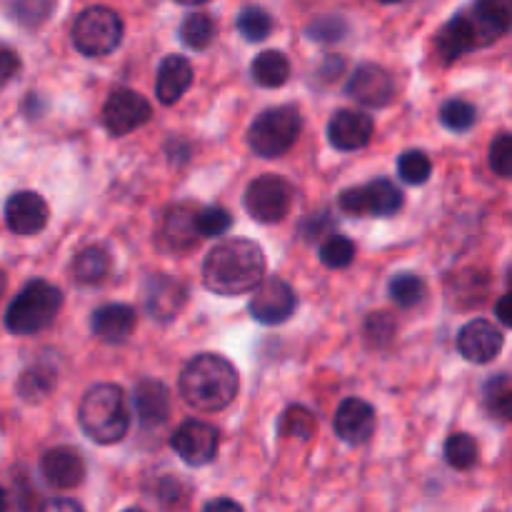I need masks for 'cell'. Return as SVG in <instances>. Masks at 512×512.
<instances>
[{
	"label": "cell",
	"mask_w": 512,
	"mask_h": 512,
	"mask_svg": "<svg viewBox=\"0 0 512 512\" xmlns=\"http://www.w3.org/2000/svg\"><path fill=\"white\" fill-rule=\"evenodd\" d=\"M110 273V255L100 245L83 248L73 260V278L80 285H98L108 278Z\"/></svg>",
	"instance_id": "obj_25"
},
{
	"label": "cell",
	"mask_w": 512,
	"mask_h": 512,
	"mask_svg": "<svg viewBox=\"0 0 512 512\" xmlns=\"http://www.w3.org/2000/svg\"><path fill=\"white\" fill-rule=\"evenodd\" d=\"M158 498L163 500L165 505H170V500H173V503H178V498H180V483H178V480L165 478L163 483H160V488H158Z\"/></svg>",
	"instance_id": "obj_45"
},
{
	"label": "cell",
	"mask_w": 512,
	"mask_h": 512,
	"mask_svg": "<svg viewBox=\"0 0 512 512\" xmlns=\"http://www.w3.org/2000/svg\"><path fill=\"white\" fill-rule=\"evenodd\" d=\"M125 512H145V510H138V508H130V510H125Z\"/></svg>",
	"instance_id": "obj_53"
},
{
	"label": "cell",
	"mask_w": 512,
	"mask_h": 512,
	"mask_svg": "<svg viewBox=\"0 0 512 512\" xmlns=\"http://www.w3.org/2000/svg\"><path fill=\"white\" fill-rule=\"evenodd\" d=\"M435 50L443 58V63H453V60L463 58L470 50H478V43H475V35L470 30L465 15H455L448 23L440 28V33L435 35Z\"/></svg>",
	"instance_id": "obj_24"
},
{
	"label": "cell",
	"mask_w": 512,
	"mask_h": 512,
	"mask_svg": "<svg viewBox=\"0 0 512 512\" xmlns=\"http://www.w3.org/2000/svg\"><path fill=\"white\" fill-rule=\"evenodd\" d=\"M280 433L290 435V438H300V440L313 438V433H315L313 413L305 408H300V405L288 408L283 415V423H280Z\"/></svg>",
	"instance_id": "obj_38"
},
{
	"label": "cell",
	"mask_w": 512,
	"mask_h": 512,
	"mask_svg": "<svg viewBox=\"0 0 512 512\" xmlns=\"http://www.w3.org/2000/svg\"><path fill=\"white\" fill-rule=\"evenodd\" d=\"M215 20L208 13H190L180 25V40L193 50L210 48L215 40Z\"/></svg>",
	"instance_id": "obj_28"
},
{
	"label": "cell",
	"mask_w": 512,
	"mask_h": 512,
	"mask_svg": "<svg viewBox=\"0 0 512 512\" xmlns=\"http://www.w3.org/2000/svg\"><path fill=\"white\" fill-rule=\"evenodd\" d=\"M293 185L280 175H260L245 190V210L258 223H278L290 213Z\"/></svg>",
	"instance_id": "obj_8"
},
{
	"label": "cell",
	"mask_w": 512,
	"mask_h": 512,
	"mask_svg": "<svg viewBox=\"0 0 512 512\" xmlns=\"http://www.w3.org/2000/svg\"><path fill=\"white\" fill-rule=\"evenodd\" d=\"M135 413L143 428H160L170 415V393L158 380H140L133 393Z\"/></svg>",
	"instance_id": "obj_21"
},
{
	"label": "cell",
	"mask_w": 512,
	"mask_h": 512,
	"mask_svg": "<svg viewBox=\"0 0 512 512\" xmlns=\"http://www.w3.org/2000/svg\"><path fill=\"white\" fill-rule=\"evenodd\" d=\"M320 260H323L325 268H348L355 260V243L345 235H328L320 243Z\"/></svg>",
	"instance_id": "obj_34"
},
{
	"label": "cell",
	"mask_w": 512,
	"mask_h": 512,
	"mask_svg": "<svg viewBox=\"0 0 512 512\" xmlns=\"http://www.w3.org/2000/svg\"><path fill=\"white\" fill-rule=\"evenodd\" d=\"M48 203L33 190L13 193L5 203V225L15 235H38L48 225Z\"/></svg>",
	"instance_id": "obj_15"
},
{
	"label": "cell",
	"mask_w": 512,
	"mask_h": 512,
	"mask_svg": "<svg viewBox=\"0 0 512 512\" xmlns=\"http://www.w3.org/2000/svg\"><path fill=\"white\" fill-rule=\"evenodd\" d=\"M325 225H330L328 215H320V220L318 215H310L308 223H305V235H308V240H313L315 235H320V230H323Z\"/></svg>",
	"instance_id": "obj_48"
},
{
	"label": "cell",
	"mask_w": 512,
	"mask_h": 512,
	"mask_svg": "<svg viewBox=\"0 0 512 512\" xmlns=\"http://www.w3.org/2000/svg\"><path fill=\"white\" fill-rule=\"evenodd\" d=\"M195 218H198V208H195L193 203L173 205V208L163 215V220H160V248L168 250V253H185V250L193 248L200 238Z\"/></svg>",
	"instance_id": "obj_14"
},
{
	"label": "cell",
	"mask_w": 512,
	"mask_h": 512,
	"mask_svg": "<svg viewBox=\"0 0 512 512\" xmlns=\"http://www.w3.org/2000/svg\"><path fill=\"white\" fill-rule=\"evenodd\" d=\"M338 205L348 215H375L390 218L403 208V193L388 178H375L360 188H348L338 195Z\"/></svg>",
	"instance_id": "obj_7"
},
{
	"label": "cell",
	"mask_w": 512,
	"mask_h": 512,
	"mask_svg": "<svg viewBox=\"0 0 512 512\" xmlns=\"http://www.w3.org/2000/svg\"><path fill=\"white\" fill-rule=\"evenodd\" d=\"M305 35L315 43H338L348 35V23L340 15H323L305 28Z\"/></svg>",
	"instance_id": "obj_37"
},
{
	"label": "cell",
	"mask_w": 512,
	"mask_h": 512,
	"mask_svg": "<svg viewBox=\"0 0 512 512\" xmlns=\"http://www.w3.org/2000/svg\"><path fill=\"white\" fill-rule=\"evenodd\" d=\"M83 433L98 445H115L128 435L130 410L125 393L113 383L93 385L78 408Z\"/></svg>",
	"instance_id": "obj_3"
},
{
	"label": "cell",
	"mask_w": 512,
	"mask_h": 512,
	"mask_svg": "<svg viewBox=\"0 0 512 512\" xmlns=\"http://www.w3.org/2000/svg\"><path fill=\"white\" fill-rule=\"evenodd\" d=\"M20 73V55L8 45H0V85L10 83Z\"/></svg>",
	"instance_id": "obj_41"
},
{
	"label": "cell",
	"mask_w": 512,
	"mask_h": 512,
	"mask_svg": "<svg viewBox=\"0 0 512 512\" xmlns=\"http://www.w3.org/2000/svg\"><path fill=\"white\" fill-rule=\"evenodd\" d=\"M395 333H398V323L390 313H373L368 320H365V338H368L370 345H383L393 343Z\"/></svg>",
	"instance_id": "obj_39"
},
{
	"label": "cell",
	"mask_w": 512,
	"mask_h": 512,
	"mask_svg": "<svg viewBox=\"0 0 512 512\" xmlns=\"http://www.w3.org/2000/svg\"><path fill=\"white\" fill-rule=\"evenodd\" d=\"M175 3H180V5H203V3H210V0H175Z\"/></svg>",
	"instance_id": "obj_50"
},
{
	"label": "cell",
	"mask_w": 512,
	"mask_h": 512,
	"mask_svg": "<svg viewBox=\"0 0 512 512\" xmlns=\"http://www.w3.org/2000/svg\"><path fill=\"white\" fill-rule=\"evenodd\" d=\"M0 512H8V495L3 488H0Z\"/></svg>",
	"instance_id": "obj_49"
},
{
	"label": "cell",
	"mask_w": 512,
	"mask_h": 512,
	"mask_svg": "<svg viewBox=\"0 0 512 512\" xmlns=\"http://www.w3.org/2000/svg\"><path fill=\"white\" fill-rule=\"evenodd\" d=\"M398 173L408 185H423L433 173V163L423 150H408L398 158Z\"/></svg>",
	"instance_id": "obj_35"
},
{
	"label": "cell",
	"mask_w": 512,
	"mask_h": 512,
	"mask_svg": "<svg viewBox=\"0 0 512 512\" xmlns=\"http://www.w3.org/2000/svg\"><path fill=\"white\" fill-rule=\"evenodd\" d=\"M295 308H298L295 290L280 278H265L263 283L253 290V298H250L248 305L250 315H253L260 325L285 323V320L293 318Z\"/></svg>",
	"instance_id": "obj_10"
},
{
	"label": "cell",
	"mask_w": 512,
	"mask_h": 512,
	"mask_svg": "<svg viewBox=\"0 0 512 512\" xmlns=\"http://www.w3.org/2000/svg\"><path fill=\"white\" fill-rule=\"evenodd\" d=\"M475 120H478V113H475V108L468 100L453 98L440 105V123L448 130H453V133H468L475 125Z\"/></svg>",
	"instance_id": "obj_33"
},
{
	"label": "cell",
	"mask_w": 512,
	"mask_h": 512,
	"mask_svg": "<svg viewBox=\"0 0 512 512\" xmlns=\"http://www.w3.org/2000/svg\"><path fill=\"white\" fill-rule=\"evenodd\" d=\"M150 115H153V108H150L148 100L128 88L110 93V98L103 105V125L115 138H123V135L138 130L140 125L148 123Z\"/></svg>",
	"instance_id": "obj_9"
},
{
	"label": "cell",
	"mask_w": 512,
	"mask_h": 512,
	"mask_svg": "<svg viewBox=\"0 0 512 512\" xmlns=\"http://www.w3.org/2000/svg\"><path fill=\"white\" fill-rule=\"evenodd\" d=\"M265 280V255L248 238H230L215 245L203 260V283L215 295L253 293Z\"/></svg>",
	"instance_id": "obj_1"
},
{
	"label": "cell",
	"mask_w": 512,
	"mask_h": 512,
	"mask_svg": "<svg viewBox=\"0 0 512 512\" xmlns=\"http://www.w3.org/2000/svg\"><path fill=\"white\" fill-rule=\"evenodd\" d=\"M193 83V65L183 55H168L163 58L155 78V95L163 105H175Z\"/></svg>",
	"instance_id": "obj_22"
},
{
	"label": "cell",
	"mask_w": 512,
	"mask_h": 512,
	"mask_svg": "<svg viewBox=\"0 0 512 512\" xmlns=\"http://www.w3.org/2000/svg\"><path fill=\"white\" fill-rule=\"evenodd\" d=\"M123 40V20L105 5L85 8L73 23V45L88 58L113 53Z\"/></svg>",
	"instance_id": "obj_6"
},
{
	"label": "cell",
	"mask_w": 512,
	"mask_h": 512,
	"mask_svg": "<svg viewBox=\"0 0 512 512\" xmlns=\"http://www.w3.org/2000/svg\"><path fill=\"white\" fill-rule=\"evenodd\" d=\"M143 300L150 318L158 320V323H170L173 318H178L180 310L188 303V288L170 275H153L145 283Z\"/></svg>",
	"instance_id": "obj_13"
},
{
	"label": "cell",
	"mask_w": 512,
	"mask_h": 512,
	"mask_svg": "<svg viewBox=\"0 0 512 512\" xmlns=\"http://www.w3.org/2000/svg\"><path fill=\"white\" fill-rule=\"evenodd\" d=\"M490 413L495 418L512 423V390H505V393H498L490 398Z\"/></svg>",
	"instance_id": "obj_42"
},
{
	"label": "cell",
	"mask_w": 512,
	"mask_h": 512,
	"mask_svg": "<svg viewBox=\"0 0 512 512\" xmlns=\"http://www.w3.org/2000/svg\"><path fill=\"white\" fill-rule=\"evenodd\" d=\"M238 370L223 355H195L180 373V395L200 413H218L238 395Z\"/></svg>",
	"instance_id": "obj_2"
},
{
	"label": "cell",
	"mask_w": 512,
	"mask_h": 512,
	"mask_svg": "<svg viewBox=\"0 0 512 512\" xmlns=\"http://www.w3.org/2000/svg\"><path fill=\"white\" fill-rule=\"evenodd\" d=\"M203 512H243V508H240L235 500L218 498V500H210V503L203 508Z\"/></svg>",
	"instance_id": "obj_47"
},
{
	"label": "cell",
	"mask_w": 512,
	"mask_h": 512,
	"mask_svg": "<svg viewBox=\"0 0 512 512\" xmlns=\"http://www.w3.org/2000/svg\"><path fill=\"white\" fill-rule=\"evenodd\" d=\"M138 325V315L130 305L110 303L103 305L90 318V328H93L95 338L105 340V343H123Z\"/></svg>",
	"instance_id": "obj_23"
},
{
	"label": "cell",
	"mask_w": 512,
	"mask_h": 512,
	"mask_svg": "<svg viewBox=\"0 0 512 512\" xmlns=\"http://www.w3.org/2000/svg\"><path fill=\"white\" fill-rule=\"evenodd\" d=\"M238 33L243 35L248 43H260V40L268 38L273 33V15L263 8H255V5H248L238 13Z\"/></svg>",
	"instance_id": "obj_30"
},
{
	"label": "cell",
	"mask_w": 512,
	"mask_h": 512,
	"mask_svg": "<svg viewBox=\"0 0 512 512\" xmlns=\"http://www.w3.org/2000/svg\"><path fill=\"white\" fill-rule=\"evenodd\" d=\"M38 512H85L75 500L68 498H53L43 505Z\"/></svg>",
	"instance_id": "obj_44"
},
{
	"label": "cell",
	"mask_w": 512,
	"mask_h": 512,
	"mask_svg": "<svg viewBox=\"0 0 512 512\" xmlns=\"http://www.w3.org/2000/svg\"><path fill=\"white\" fill-rule=\"evenodd\" d=\"M503 333L495 328L490 320H470L463 330L458 333V350L465 360L470 363L485 365L495 360L503 350Z\"/></svg>",
	"instance_id": "obj_18"
},
{
	"label": "cell",
	"mask_w": 512,
	"mask_h": 512,
	"mask_svg": "<svg viewBox=\"0 0 512 512\" xmlns=\"http://www.w3.org/2000/svg\"><path fill=\"white\" fill-rule=\"evenodd\" d=\"M463 15L478 48H485L512 28V0H475Z\"/></svg>",
	"instance_id": "obj_12"
},
{
	"label": "cell",
	"mask_w": 512,
	"mask_h": 512,
	"mask_svg": "<svg viewBox=\"0 0 512 512\" xmlns=\"http://www.w3.org/2000/svg\"><path fill=\"white\" fill-rule=\"evenodd\" d=\"M378 3H385V5H393V3H400V0H378Z\"/></svg>",
	"instance_id": "obj_52"
},
{
	"label": "cell",
	"mask_w": 512,
	"mask_h": 512,
	"mask_svg": "<svg viewBox=\"0 0 512 512\" xmlns=\"http://www.w3.org/2000/svg\"><path fill=\"white\" fill-rule=\"evenodd\" d=\"M3 293H5V273L0 270V298H3Z\"/></svg>",
	"instance_id": "obj_51"
},
{
	"label": "cell",
	"mask_w": 512,
	"mask_h": 512,
	"mask_svg": "<svg viewBox=\"0 0 512 512\" xmlns=\"http://www.w3.org/2000/svg\"><path fill=\"white\" fill-rule=\"evenodd\" d=\"M63 308V293L45 280H30L5 310V328L13 335L43 333Z\"/></svg>",
	"instance_id": "obj_4"
},
{
	"label": "cell",
	"mask_w": 512,
	"mask_h": 512,
	"mask_svg": "<svg viewBox=\"0 0 512 512\" xmlns=\"http://www.w3.org/2000/svg\"><path fill=\"white\" fill-rule=\"evenodd\" d=\"M343 68H345V60L340 58V55H328V58L323 60V65H320V78L335 80L340 73H343Z\"/></svg>",
	"instance_id": "obj_43"
},
{
	"label": "cell",
	"mask_w": 512,
	"mask_h": 512,
	"mask_svg": "<svg viewBox=\"0 0 512 512\" xmlns=\"http://www.w3.org/2000/svg\"><path fill=\"white\" fill-rule=\"evenodd\" d=\"M375 423L378 418H375L373 405L360 398H345L335 410L333 428L343 443L363 445L375 433Z\"/></svg>",
	"instance_id": "obj_17"
},
{
	"label": "cell",
	"mask_w": 512,
	"mask_h": 512,
	"mask_svg": "<svg viewBox=\"0 0 512 512\" xmlns=\"http://www.w3.org/2000/svg\"><path fill=\"white\" fill-rule=\"evenodd\" d=\"M490 168L500 178H512V133H503L490 145Z\"/></svg>",
	"instance_id": "obj_40"
},
{
	"label": "cell",
	"mask_w": 512,
	"mask_h": 512,
	"mask_svg": "<svg viewBox=\"0 0 512 512\" xmlns=\"http://www.w3.org/2000/svg\"><path fill=\"white\" fill-rule=\"evenodd\" d=\"M375 123L370 115L360 113V110H338V113L330 118L328 125V138L330 145L338 150H360L370 143L373 138Z\"/></svg>",
	"instance_id": "obj_20"
},
{
	"label": "cell",
	"mask_w": 512,
	"mask_h": 512,
	"mask_svg": "<svg viewBox=\"0 0 512 512\" xmlns=\"http://www.w3.org/2000/svg\"><path fill=\"white\" fill-rule=\"evenodd\" d=\"M428 295V285L420 275L400 273L390 280V298L400 305V308H415Z\"/></svg>",
	"instance_id": "obj_31"
},
{
	"label": "cell",
	"mask_w": 512,
	"mask_h": 512,
	"mask_svg": "<svg viewBox=\"0 0 512 512\" xmlns=\"http://www.w3.org/2000/svg\"><path fill=\"white\" fill-rule=\"evenodd\" d=\"M478 443L473 435L468 433H455L445 440V460L450 468L455 470H470L478 463Z\"/></svg>",
	"instance_id": "obj_32"
},
{
	"label": "cell",
	"mask_w": 512,
	"mask_h": 512,
	"mask_svg": "<svg viewBox=\"0 0 512 512\" xmlns=\"http://www.w3.org/2000/svg\"><path fill=\"white\" fill-rule=\"evenodd\" d=\"M300 113L293 105H280L260 113L248 130V145L258 158H280L300 135Z\"/></svg>",
	"instance_id": "obj_5"
},
{
	"label": "cell",
	"mask_w": 512,
	"mask_h": 512,
	"mask_svg": "<svg viewBox=\"0 0 512 512\" xmlns=\"http://www.w3.org/2000/svg\"><path fill=\"white\" fill-rule=\"evenodd\" d=\"M290 78V60L278 50H265L253 60V80L260 88H280Z\"/></svg>",
	"instance_id": "obj_26"
},
{
	"label": "cell",
	"mask_w": 512,
	"mask_h": 512,
	"mask_svg": "<svg viewBox=\"0 0 512 512\" xmlns=\"http://www.w3.org/2000/svg\"><path fill=\"white\" fill-rule=\"evenodd\" d=\"M55 0H10L8 13L20 28L35 30L50 18Z\"/></svg>",
	"instance_id": "obj_29"
},
{
	"label": "cell",
	"mask_w": 512,
	"mask_h": 512,
	"mask_svg": "<svg viewBox=\"0 0 512 512\" xmlns=\"http://www.w3.org/2000/svg\"><path fill=\"white\" fill-rule=\"evenodd\" d=\"M55 370L50 365L38 363L33 368L25 370L18 380V393L20 398L28 400V403H40V400L48 398L55 388Z\"/></svg>",
	"instance_id": "obj_27"
},
{
	"label": "cell",
	"mask_w": 512,
	"mask_h": 512,
	"mask_svg": "<svg viewBox=\"0 0 512 512\" xmlns=\"http://www.w3.org/2000/svg\"><path fill=\"white\" fill-rule=\"evenodd\" d=\"M40 473L50 488L70 490L78 488L85 478V460L75 448L60 445V448L48 450L40 460Z\"/></svg>",
	"instance_id": "obj_19"
},
{
	"label": "cell",
	"mask_w": 512,
	"mask_h": 512,
	"mask_svg": "<svg viewBox=\"0 0 512 512\" xmlns=\"http://www.w3.org/2000/svg\"><path fill=\"white\" fill-rule=\"evenodd\" d=\"M195 225H198L200 238H223L233 228V215L225 208H218V205H213V208H200Z\"/></svg>",
	"instance_id": "obj_36"
},
{
	"label": "cell",
	"mask_w": 512,
	"mask_h": 512,
	"mask_svg": "<svg viewBox=\"0 0 512 512\" xmlns=\"http://www.w3.org/2000/svg\"><path fill=\"white\" fill-rule=\"evenodd\" d=\"M510 283H512V270H510Z\"/></svg>",
	"instance_id": "obj_54"
},
{
	"label": "cell",
	"mask_w": 512,
	"mask_h": 512,
	"mask_svg": "<svg viewBox=\"0 0 512 512\" xmlns=\"http://www.w3.org/2000/svg\"><path fill=\"white\" fill-rule=\"evenodd\" d=\"M495 315H498V320L505 328H512V293L503 295V298L495 303Z\"/></svg>",
	"instance_id": "obj_46"
},
{
	"label": "cell",
	"mask_w": 512,
	"mask_h": 512,
	"mask_svg": "<svg viewBox=\"0 0 512 512\" xmlns=\"http://www.w3.org/2000/svg\"><path fill=\"white\" fill-rule=\"evenodd\" d=\"M348 95L368 108H385L395 95V80L385 68L375 63L360 65L348 80Z\"/></svg>",
	"instance_id": "obj_16"
},
{
	"label": "cell",
	"mask_w": 512,
	"mask_h": 512,
	"mask_svg": "<svg viewBox=\"0 0 512 512\" xmlns=\"http://www.w3.org/2000/svg\"><path fill=\"white\" fill-rule=\"evenodd\" d=\"M218 443V430L203 420H185L170 440L175 453L193 468L213 463V458L218 455Z\"/></svg>",
	"instance_id": "obj_11"
}]
</instances>
